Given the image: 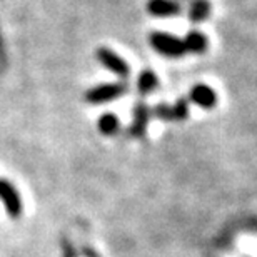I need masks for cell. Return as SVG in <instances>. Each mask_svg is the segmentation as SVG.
Masks as SVG:
<instances>
[{
  "label": "cell",
  "mask_w": 257,
  "mask_h": 257,
  "mask_svg": "<svg viewBox=\"0 0 257 257\" xmlns=\"http://www.w3.org/2000/svg\"><path fill=\"white\" fill-rule=\"evenodd\" d=\"M189 99L186 97H181L177 99V102L174 105H171V110H172V120L174 122H181V120H186L189 117Z\"/></svg>",
  "instance_id": "cell-12"
},
{
  "label": "cell",
  "mask_w": 257,
  "mask_h": 257,
  "mask_svg": "<svg viewBox=\"0 0 257 257\" xmlns=\"http://www.w3.org/2000/svg\"><path fill=\"white\" fill-rule=\"evenodd\" d=\"M151 112L157 117V119H161V120H164V122H172V110H171V105H167V104H157Z\"/></svg>",
  "instance_id": "cell-13"
},
{
  "label": "cell",
  "mask_w": 257,
  "mask_h": 257,
  "mask_svg": "<svg viewBox=\"0 0 257 257\" xmlns=\"http://www.w3.org/2000/svg\"><path fill=\"white\" fill-rule=\"evenodd\" d=\"M97 59H99V62L104 65L105 69H109L112 74L119 75L122 79L128 77V72H131L128 70V64L120 57V55H117L114 50L102 47L97 50Z\"/></svg>",
  "instance_id": "cell-3"
},
{
  "label": "cell",
  "mask_w": 257,
  "mask_h": 257,
  "mask_svg": "<svg viewBox=\"0 0 257 257\" xmlns=\"http://www.w3.org/2000/svg\"><path fill=\"white\" fill-rule=\"evenodd\" d=\"M0 199L4 200L9 214L12 215V217H17L20 214V210H22V205H20L19 194L14 191V187L10 186L7 181H0Z\"/></svg>",
  "instance_id": "cell-7"
},
{
  "label": "cell",
  "mask_w": 257,
  "mask_h": 257,
  "mask_svg": "<svg viewBox=\"0 0 257 257\" xmlns=\"http://www.w3.org/2000/svg\"><path fill=\"white\" fill-rule=\"evenodd\" d=\"M146 10L152 17L169 19V17H177L182 12V5L177 0H149Z\"/></svg>",
  "instance_id": "cell-5"
},
{
  "label": "cell",
  "mask_w": 257,
  "mask_h": 257,
  "mask_svg": "<svg viewBox=\"0 0 257 257\" xmlns=\"http://www.w3.org/2000/svg\"><path fill=\"white\" fill-rule=\"evenodd\" d=\"M189 102H192V104H195L204 110H210L217 104V94H215L212 87L205 84H197L189 92Z\"/></svg>",
  "instance_id": "cell-4"
},
{
  "label": "cell",
  "mask_w": 257,
  "mask_h": 257,
  "mask_svg": "<svg viewBox=\"0 0 257 257\" xmlns=\"http://www.w3.org/2000/svg\"><path fill=\"white\" fill-rule=\"evenodd\" d=\"M124 92H125L124 84H102V85L94 87V89L87 90L85 100L90 102V104H104V102L119 99Z\"/></svg>",
  "instance_id": "cell-2"
},
{
  "label": "cell",
  "mask_w": 257,
  "mask_h": 257,
  "mask_svg": "<svg viewBox=\"0 0 257 257\" xmlns=\"http://www.w3.org/2000/svg\"><path fill=\"white\" fill-rule=\"evenodd\" d=\"M149 42L157 54L167 59H181L182 55H186L184 42L181 39H177L176 35L166 32H152L151 37H149Z\"/></svg>",
  "instance_id": "cell-1"
},
{
  "label": "cell",
  "mask_w": 257,
  "mask_h": 257,
  "mask_svg": "<svg viewBox=\"0 0 257 257\" xmlns=\"http://www.w3.org/2000/svg\"><path fill=\"white\" fill-rule=\"evenodd\" d=\"M157 85H159V79H157L156 72L151 69H146L141 72V75H139V79H137V90L141 92L142 95L151 94V92L157 89Z\"/></svg>",
  "instance_id": "cell-10"
},
{
  "label": "cell",
  "mask_w": 257,
  "mask_h": 257,
  "mask_svg": "<svg viewBox=\"0 0 257 257\" xmlns=\"http://www.w3.org/2000/svg\"><path fill=\"white\" fill-rule=\"evenodd\" d=\"M149 119H151V109L146 104H137L132 110V124L128 127V136L141 139L149 127Z\"/></svg>",
  "instance_id": "cell-6"
},
{
  "label": "cell",
  "mask_w": 257,
  "mask_h": 257,
  "mask_svg": "<svg viewBox=\"0 0 257 257\" xmlns=\"http://www.w3.org/2000/svg\"><path fill=\"white\" fill-rule=\"evenodd\" d=\"M184 42V49H186V54H202L207 50V45H209V40L207 37L199 32V30H191L186 39L182 40Z\"/></svg>",
  "instance_id": "cell-8"
},
{
  "label": "cell",
  "mask_w": 257,
  "mask_h": 257,
  "mask_svg": "<svg viewBox=\"0 0 257 257\" xmlns=\"http://www.w3.org/2000/svg\"><path fill=\"white\" fill-rule=\"evenodd\" d=\"M120 128V120L117 119L115 114H110V112H107V114L100 115L99 119V131L104 134V136H114V134L119 132Z\"/></svg>",
  "instance_id": "cell-11"
},
{
  "label": "cell",
  "mask_w": 257,
  "mask_h": 257,
  "mask_svg": "<svg viewBox=\"0 0 257 257\" xmlns=\"http://www.w3.org/2000/svg\"><path fill=\"white\" fill-rule=\"evenodd\" d=\"M210 2L209 0H191L187 10V17L192 24H200L209 17Z\"/></svg>",
  "instance_id": "cell-9"
}]
</instances>
